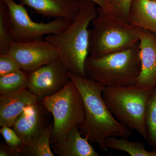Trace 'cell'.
<instances>
[{
	"instance_id": "cell-21",
	"label": "cell",
	"mask_w": 156,
	"mask_h": 156,
	"mask_svg": "<svg viewBox=\"0 0 156 156\" xmlns=\"http://www.w3.org/2000/svg\"><path fill=\"white\" fill-rule=\"evenodd\" d=\"M107 9L129 23V14L132 0H105Z\"/></svg>"
},
{
	"instance_id": "cell-27",
	"label": "cell",
	"mask_w": 156,
	"mask_h": 156,
	"mask_svg": "<svg viewBox=\"0 0 156 156\" xmlns=\"http://www.w3.org/2000/svg\"><path fill=\"white\" fill-rule=\"evenodd\" d=\"M154 1H155V2H156V0H154Z\"/></svg>"
},
{
	"instance_id": "cell-11",
	"label": "cell",
	"mask_w": 156,
	"mask_h": 156,
	"mask_svg": "<svg viewBox=\"0 0 156 156\" xmlns=\"http://www.w3.org/2000/svg\"><path fill=\"white\" fill-rule=\"evenodd\" d=\"M141 71L136 85L144 88L156 86V35L139 28Z\"/></svg>"
},
{
	"instance_id": "cell-18",
	"label": "cell",
	"mask_w": 156,
	"mask_h": 156,
	"mask_svg": "<svg viewBox=\"0 0 156 156\" xmlns=\"http://www.w3.org/2000/svg\"><path fill=\"white\" fill-rule=\"evenodd\" d=\"M105 144L108 149L122 151L131 156H156V152L147 150L142 143L129 141L127 138L109 137Z\"/></svg>"
},
{
	"instance_id": "cell-15",
	"label": "cell",
	"mask_w": 156,
	"mask_h": 156,
	"mask_svg": "<svg viewBox=\"0 0 156 156\" xmlns=\"http://www.w3.org/2000/svg\"><path fill=\"white\" fill-rule=\"evenodd\" d=\"M129 23L156 35V2L154 0H132Z\"/></svg>"
},
{
	"instance_id": "cell-9",
	"label": "cell",
	"mask_w": 156,
	"mask_h": 156,
	"mask_svg": "<svg viewBox=\"0 0 156 156\" xmlns=\"http://www.w3.org/2000/svg\"><path fill=\"white\" fill-rule=\"evenodd\" d=\"M8 53L16 61L20 69L28 73L60 56L59 50L45 40L24 43L14 42Z\"/></svg>"
},
{
	"instance_id": "cell-19",
	"label": "cell",
	"mask_w": 156,
	"mask_h": 156,
	"mask_svg": "<svg viewBox=\"0 0 156 156\" xmlns=\"http://www.w3.org/2000/svg\"><path fill=\"white\" fill-rule=\"evenodd\" d=\"M14 42L9 8L0 0V54L8 53Z\"/></svg>"
},
{
	"instance_id": "cell-14",
	"label": "cell",
	"mask_w": 156,
	"mask_h": 156,
	"mask_svg": "<svg viewBox=\"0 0 156 156\" xmlns=\"http://www.w3.org/2000/svg\"><path fill=\"white\" fill-rule=\"evenodd\" d=\"M90 144L76 127L69 132L65 140L52 144L51 148L58 156H99Z\"/></svg>"
},
{
	"instance_id": "cell-4",
	"label": "cell",
	"mask_w": 156,
	"mask_h": 156,
	"mask_svg": "<svg viewBox=\"0 0 156 156\" xmlns=\"http://www.w3.org/2000/svg\"><path fill=\"white\" fill-rule=\"evenodd\" d=\"M97 16L89 29V56L100 57L129 48L139 40V28L111 11L97 8Z\"/></svg>"
},
{
	"instance_id": "cell-3",
	"label": "cell",
	"mask_w": 156,
	"mask_h": 156,
	"mask_svg": "<svg viewBox=\"0 0 156 156\" xmlns=\"http://www.w3.org/2000/svg\"><path fill=\"white\" fill-rule=\"evenodd\" d=\"M85 70L89 79L105 87L136 85L141 71L139 41L126 49L104 56H88Z\"/></svg>"
},
{
	"instance_id": "cell-8",
	"label": "cell",
	"mask_w": 156,
	"mask_h": 156,
	"mask_svg": "<svg viewBox=\"0 0 156 156\" xmlns=\"http://www.w3.org/2000/svg\"><path fill=\"white\" fill-rule=\"evenodd\" d=\"M70 80L68 71L59 57L28 73V90L41 101L56 94Z\"/></svg>"
},
{
	"instance_id": "cell-22",
	"label": "cell",
	"mask_w": 156,
	"mask_h": 156,
	"mask_svg": "<svg viewBox=\"0 0 156 156\" xmlns=\"http://www.w3.org/2000/svg\"><path fill=\"white\" fill-rule=\"evenodd\" d=\"M0 133L2 135L6 143L12 147L20 151L23 145V142L12 128L8 126H2L0 129Z\"/></svg>"
},
{
	"instance_id": "cell-26",
	"label": "cell",
	"mask_w": 156,
	"mask_h": 156,
	"mask_svg": "<svg viewBox=\"0 0 156 156\" xmlns=\"http://www.w3.org/2000/svg\"><path fill=\"white\" fill-rule=\"evenodd\" d=\"M153 151L154 152L156 153V145L155 146V147L154 148Z\"/></svg>"
},
{
	"instance_id": "cell-24",
	"label": "cell",
	"mask_w": 156,
	"mask_h": 156,
	"mask_svg": "<svg viewBox=\"0 0 156 156\" xmlns=\"http://www.w3.org/2000/svg\"><path fill=\"white\" fill-rule=\"evenodd\" d=\"M21 156L20 151L10 146L6 142H2L0 144V156Z\"/></svg>"
},
{
	"instance_id": "cell-16",
	"label": "cell",
	"mask_w": 156,
	"mask_h": 156,
	"mask_svg": "<svg viewBox=\"0 0 156 156\" xmlns=\"http://www.w3.org/2000/svg\"><path fill=\"white\" fill-rule=\"evenodd\" d=\"M53 127V121H52L34 139L27 144H23L20 149L21 156H55L50 146Z\"/></svg>"
},
{
	"instance_id": "cell-5",
	"label": "cell",
	"mask_w": 156,
	"mask_h": 156,
	"mask_svg": "<svg viewBox=\"0 0 156 156\" xmlns=\"http://www.w3.org/2000/svg\"><path fill=\"white\" fill-rule=\"evenodd\" d=\"M153 89L135 85L105 87L102 91L104 100L115 118L145 140L147 137V108Z\"/></svg>"
},
{
	"instance_id": "cell-6",
	"label": "cell",
	"mask_w": 156,
	"mask_h": 156,
	"mask_svg": "<svg viewBox=\"0 0 156 156\" xmlns=\"http://www.w3.org/2000/svg\"><path fill=\"white\" fill-rule=\"evenodd\" d=\"M52 115L51 144L64 141L73 128L83 123L85 112L80 91L71 80L62 89L41 101Z\"/></svg>"
},
{
	"instance_id": "cell-12",
	"label": "cell",
	"mask_w": 156,
	"mask_h": 156,
	"mask_svg": "<svg viewBox=\"0 0 156 156\" xmlns=\"http://www.w3.org/2000/svg\"><path fill=\"white\" fill-rule=\"evenodd\" d=\"M20 4L48 18H64L73 21L80 11L79 0H20Z\"/></svg>"
},
{
	"instance_id": "cell-25",
	"label": "cell",
	"mask_w": 156,
	"mask_h": 156,
	"mask_svg": "<svg viewBox=\"0 0 156 156\" xmlns=\"http://www.w3.org/2000/svg\"><path fill=\"white\" fill-rule=\"evenodd\" d=\"M93 1L98 6V7H101V8H105L106 6V2L105 0H91Z\"/></svg>"
},
{
	"instance_id": "cell-23",
	"label": "cell",
	"mask_w": 156,
	"mask_h": 156,
	"mask_svg": "<svg viewBox=\"0 0 156 156\" xmlns=\"http://www.w3.org/2000/svg\"><path fill=\"white\" fill-rule=\"evenodd\" d=\"M20 69L14 58L9 53L0 54V76Z\"/></svg>"
},
{
	"instance_id": "cell-20",
	"label": "cell",
	"mask_w": 156,
	"mask_h": 156,
	"mask_svg": "<svg viewBox=\"0 0 156 156\" xmlns=\"http://www.w3.org/2000/svg\"><path fill=\"white\" fill-rule=\"evenodd\" d=\"M146 122L147 128L146 140L150 145H156V86L154 87L147 108Z\"/></svg>"
},
{
	"instance_id": "cell-7",
	"label": "cell",
	"mask_w": 156,
	"mask_h": 156,
	"mask_svg": "<svg viewBox=\"0 0 156 156\" xmlns=\"http://www.w3.org/2000/svg\"><path fill=\"white\" fill-rule=\"evenodd\" d=\"M7 4L14 41L24 43L43 40L45 35L57 34L66 29L72 21L58 18L44 23L33 21L24 5L14 0H2Z\"/></svg>"
},
{
	"instance_id": "cell-2",
	"label": "cell",
	"mask_w": 156,
	"mask_h": 156,
	"mask_svg": "<svg viewBox=\"0 0 156 156\" xmlns=\"http://www.w3.org/2000/svg\"><path fill=\"white\" fill-rule=\"evenodd\" d=\"M80 11L71 25L57 34L48 35L44 40L56 47L60 58L69 72L81 77L89 78L85 70L89 56L90 23L97 16V5L91 0H79Z\"/></svg>"
},
{
	"instance_id": "cell-17",
	"label": "cell",
	"mask_w": 156,
	"mask_h": 156,
	"mask_svg": "<svg viewBox=\"0 0 156 156\" xmlns=\"http://www.w3.org/2000/svg\"><path fill=\"white\" fill-rule=\"evenodd\" d=\"M28 73L22 69L0 76V96L28 89Z\"/></svg>"
},
{
	"instance_id": "cell-13",
	"label": "cell",
	"mask_w": 156,
	"mask_h": 156,
	"mask_svg": "<svg viewBox=\"0 0 156 156\" xmlns=\"http://www.w3.org/2000/svg\"><path fill=\"white\" fill-rule=\"evenodd\" d=\"M40 101L28 90L0 96V126L11 127L26 107Z\"/></svg>"
},
{
	"instance_id": "cell-1",
	"label": "cell",
	"mask_w": 156,
	"mask_h": 156,
	"mask_svg": "<svg viewBox=\"0 0 156 156\" xmlns=\"http://www.w3.org/2000/svg\"><path fill=\"white\" fill-rule=\"evenodd\" d=\"M70 80L80 93L83 102L85 119L78 128L91 144L97 143L101 151H107L105 140L109 137L127 138L131 129L119 122L110 111L102 96L105 86L89 78L69 72Z\"/></svg>"
},
{
	"instance_id": "cell-10",
	"label": "cell",
	"mask_w": 156,
	"mask_h": 156,
	"mask_svg": "<svg viewBox=\"0 0 156 156\" xmlns=\"http://www.w3.org/2000/svg\"><path fill=\"white\" fill-rule=\"evenodd\" d=\"M51 113L41 102L26 107L12 128L23 144L34 139L51 122Z\"/></svg>"
}]
</instances>
